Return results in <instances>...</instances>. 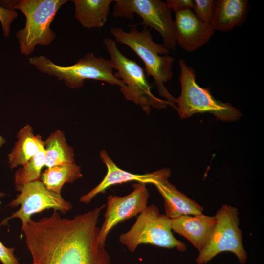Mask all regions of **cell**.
<instances>
[{"mask_svg":"<svg viewBox=\"0 0 264 264\" xmlns=\"http://www.w3.org/2000/svg\"><path fill=\"white\" fill-rule=\"evenodd\" d=\"M105 206L71 219L62 218L57 211L38 221L31 219L22 232L31 264H110L97 226Z\"/></svg>","mask_w":264,"mask_h":264,"instance_id":"1","label":"cell"},{"mask_svg":"<svg viewBox=\"0 0 264 264\" xmlns=\"http://www.w3.org/2000/svg\"><path fill=\"white\" fill-rule=\"evenodd\" d=\"M110 31L116 43L128 46L142 60L146 76L153 78L158 95L176 109V98L165 86V83L173 76L172 67L174 59L168 55L169 50L163 44L155 42L151 29L145 26L140 31L135 25L132 26L128 32L117 27L111 28Z\"/></svg>","mask_w":264,"mask_h":264,"instance_id":"2","label":"cell"},{"mask_svg":"<svg viewBox=\"0 0 264 264\" xmlns=\"http://www.w3.org/2000/svg\"><path fill=\"white\" fill-rule=\"evenodd\" d=\"M67 0H0L5 8L18 9L26 19L24 28L16 36L22 54L29 56L38 45L47 46L55 38L50 25L61 6Z\"/></svg>","mask_w":264,"mask_h":264,"instance_id":"3","label":"cell"},{"mask_svg":"<svg viewBox=\"0 0 264 264\" xmlns=\"http://www.w3.org/2000/svg\"><path fill=\"white\" fill-rule=\"evenodd\" d=\"M29 62L41 72L63 81L69 88H82L87 79L103 81L120 88L125 87L123 82L114 76L111 61L96 57L93 52L87 53L75 64L69 66L57 65L43 55L30 57Z\"/></svg>","mask_w":264,"mask_h":264,"instance_id":"4","label":"cell"},{"mask_svg":"<svg viewBox=\"0 0 264 264\" xmlns=\"http://www.w3.org/2000/svg\"><path fill=\"white\" fill-rule=\"evenodd\" d=\"M104 45L113 67L116 70L114 72V76L125 85V87L120 88V90L127 101L139 106L147 114L150 113L151 108L162 109L168 105L173 107L167 101L153 94L152 87L144 69L136 61L124 55L114 40L106 38Z\"/></svg>","mask_w":264,"mask_h":264,"instance_id":"5","label":"cell"},{"mask_svg":"<svg viewBox=\"0 0 264 264\" xmlns=\"http://www.w3.org/2000/svg\"><path fill=\"white\" fill-rule=\"evenodd\" d=\"M178 64L181 94L176 99V103L181 118L198 113H210L222 121H234L239 119L242 113L239 110L230 104L216 100L208 88L199 86L196 82L195 70L184 60L179 59Z\"/></svg>","mask_w":264,"mask_h":264,"instance_id":"6","label":"cell"},{"mask_svg":"<svg viewBox=\"0 0 264 264\" xmlns=\"http://www.w3.org/2000/svg\"><path fill=\"white\" fill-rule=\"evenodd\" d=\"M119 241L132 252L141 244L173 248L184 252L186 247L172 232L171 220L151 205L143 210L131 228L119 237Z\"/></svg>","mask_w":264,"mask_h":264,"instance_id":"7","label":"cell"},{"mask_svg":"<svg viewBox=\"0 0 264 264\" xmlns=\"http://www.w3.org/2000/svg\"><path fill=\"white\" fill-rule=\"evenodd\" d=\"M239 213L236 208L225 204L216 212V224L209 240L195 261L197 264H206L222 252H230L241 264L247 260L240 229Z\"/></svg>","mask_w":264,"mask_h":264,"instance_id":"8","label":"cell"},{"mask_svg":"<svg viewBox=\"0 0 264 264\" xmlns=\"http://www.w3.org/2000/svg\"><path fill=\"white\" fill-rule=\"evenodd\" d=\"M113 15L117 18L133 19L134 14L142 19L140 25L154 29L161 35L163 45L175 50L177 43L171 10L160 0H115Z\"/></svg>","mask_w":264,"mask_h":264,"instance_id":"9","label":"cell"},{"mask_svg":"<svg viewBox=\"0 0 264 264\" xmlns=\"http://www.w3.org/2000/svg\"><path fill=\"white\" fill-rule=\"evenodd\" d=\"M19 192L8 206L15 208L20 205V208L5 219L1 224H5L12 218H19L22 222V233L31 220V216L36 213L53 209L64 214L72 208L70 202L65 200L61 194L47 189L41 180L24 185Z\"/></svg>","mask_w":264,"mask_h":264,"instance_id":"10","label":"cell"},{"mask_svg":"<svg viewBox=\"0 0 264 264\" xmlns=\"http://www.w3.org/2000/svg\"><path fill=\"white\" fill-rule=\"evenodd\" d=\"M132 187L133 191L127 195H110L107 198L104 220L99 235V242L104 246L108 235L115 226L136 216L147 206L149 193L146 184L138 182Z\"/></svg>","mask_w":264,"mask_h":264,"instance_id":"11","label":"cell"},{"mask_svg":"<svg viewBox=\"0 0 264 264\" xmlns=\"http://www.w3.org/2000/svg\"><path fill=\"white\" fill-rule=\"evenodd\" d=\"M174 26L177 44L188 52L204 45L215 31L211 25L200 21L190 9L175 13Z\"/></svg>","mask_w":264,"mask_h":264,"instance_id":"12","label":"cell"},{"mask_svg":"<svg viewBox=\"0 0 264 264\" xmlns=\"http://www.w3.org/2000/svg\"><path fill=\"white\" fill-rule=\"evenodd\" d=\"M99 156L107 167V174L98 185L80 197L79 200L82 203H89L97 194L104 193L108 188L114 185L130 181L154 184L155 180L168 170L167 168H164L152 173L142 175L135 174L118 167L109 156L105 150L100 151Z\"/></svg>","mask_w":264,"mask_h":264,"instance_id":"13","label":"cell"},{"mask_svg":"<svg viewBox=\"0 0 264 264\" xmlns=\"http://www.w3.org/2000/svg\"><path fill=\"white\" fill-rule=\"evenodd\" d=\"M171 220L172 230L187 239L199 252L206 246L217 222L215 216L203 214Z\"/></svg>","mask_w":264,"mask_h":264,"instance_id":"14","label":"cell"},{"mask_svg":"<svg viewBox=\"0 0 264 264\" xmlns=\"http://www.w3.org/2000/svg\"><path fill=\"white\" fill-rule=\"evenodd\" d=\"M170 175L171 171L168 169L154 183L164 198L166 216L173 219L185 215L202 214V206L188 198L169 181Z\"/></svg>","mask_w":264,"mask_h":264,"instance_id":"15","label":"cell"},{"mask_svg":"<svg viewBox=\"0 0 264 264\" xmlns=\"http://www.w3.org/2000/svg\"><path fill=\"white\" fill-rule=\"evenodd\" d=\"M249 9L246 0H215L211 26L214 30L228 32L242 24Z\"/></svg>","mask_w":264,"mask_h":264,"instance_id":"16","label":"cell"},{"mask_svg":"<svg viewBox=\"0 0 264 264\" xmlns=\"http://www.w3.org/2000/svg\"><path fill=\"white\" fill-rule=\"evenodd\" d=\"M74 16L84 28H101L107 22L113 0H73Z\"/></svg>","mask_w":264,"mask_h":264,"instance_id":"17","label":"cell"},{"mask_svg":"<svg viewBox=\"0 0 264 264\" xmlns=\"http://www.w3.org/2000/svg\"><path fill=\"white\" fill-rule=\"evenodd\" d=\"M17 137V141L8 156L11 169L25 164L38 152L43 142L40 135L35 136L33 128L29 124L18 132Z\"/></svg>","mask_w":264,"mask_h":264,"instance_id":"18","label":"cell"},{"mask_svg":"<svg viewBox=\"0 0 264 264\" xmlns=\"http://www.w3.org/2000/svg\"><path fill=\"white\" fill-rule=\"evenodd\" d=\"M45 166L47 168L75 163L73 148L67 143L64 133L56 130L44 141Z\"/></svg>","mask_w":264,"mask_h":264,"instance_id":"19","label":"cell"},{"mask_svg":"<svg viewBox=\"0 0 264 264\" xmlns=\"http://www.w3.org/2000/svg\"><path fill=\"white\" fill-rule=\"evenodd\" d=\"M81 168L75 163H66L47 168L41 179L49 190L61 194L63 185L71 183L82 176Z\"/></svg>","mask_w":264,"mask_h":264,"instance_id":"20","label":"cell"},{"mask_svg":"<svg viewBox=\"0 0 264 264\" xmlns=\"http://www.w3.org/2000/svg\"><path fill=\"white\" fill-rule=\"evenodd\" d=\"M45 166V152L44 141L35 155L22 167L19 169L14 175L15 189L20 191L25 184L37 180H40L41 171Z\"/></svg>","mask_w":264,"mask_h":264,"instance_id":"21","label":"cell"},{"mask_svg":"<svg viewBox=\"0 0 264 264\" xmlns=\"http://www.w3.org/2000/svg\"><path fill=\"white\" fill-rule=\"evenodd\" d=\"M215 0H194L192 11L195 16L202 22L211 24Z\"/></svg>","mask_w":264,"mask_h":264,"instance_id":"22","label":"cell"},{"mask_svg":"<svg viewBox=\"0 0 264 264\" xmlns=\"http://www.w3.org/2000/svg\"><path fill=\"white\" fill-rule=\"evenodd\" d=\"M18 16L15 10L10 9L0 6V21L3 34L8 37L11 31V24Z\"/></svg>","mask_w":264,"mask_h":264,"instance_id":"23","label":"cell"},{"mask_svg":"<svg viewBox=\"0 0 264 264\" xmlns=\"http://www.w3.org/2000/svg\"><path fill=\"white\" fill-rule=\"evenodd\" d=\"M14 251V248L6 247L0 242V261L3 264H20Z\"/></svg>","mask_w":264,"mask_h":264,"instance_id":"24","label":"cell"},{"mask_svg":"<svg viewBox=\"0 0 264 264\" xmlns=\"http://www.w3.org/2000/svg\"><path fill=\"white\" fill-rule=\"evenodd\" d=\"M166 3L175 13L184 10H192L194 6L193 0H167Z\"/></svg>","mask_w":264,"mask_h":264,"instance_id":"25","label":"cell"},{"mask_svg":"<svg viewBox=\"0 0 264 264\" xmlns=\"http://www.w3.org/2000/svg\"><path fill=\"white\" fill-rule=\"evenodd\" d=\"M6 142L5 139L0 135V148Z\"/></svg>","mask_w":264,"mask_h":264,"instance_id":"26","label":"cell"},{"mask_svg":"<svg viewBox=\"0 0 264 264\" xmlns=\"http://www.w3.org/2000/svg\"><path fill=\"white\" fill-rule=\"evenodd\" d=\"M5 196V194L3 192H0V197H2Z\"/></svg>","mask_w":264,"mask_h":264,"instance_id":"27","label":"cell"},{"mask_svg":"<svg viewBox=\"0 0 264 264\" xmlns=\"http://www.w3.org/2000/svg\"></svg>","mask_w":264,"mask_h":264,"instance_id":"28","label":"cell"}]
</instances>
